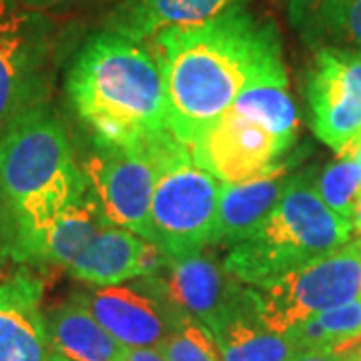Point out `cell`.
Masks as SVG:
<instances>
[{
    "label": "cell",
    "mask_w": 361,
    "mask_h": 361,
    "mask_svg": "<svg viewBox=\"0 0 361 361\" xmlns=\"http://www.w3.org/2000/svg\"><path fill=\"white\" fill-rule=\"evenodd\" d=\"M353 223L323 203L310 171L297 173L283 199L245 241L231 247L225 269L259 287L348 245Z\"/></svg>",
    "instance_id": "obj_4"
},
{
    "label": "cell",
    "mask_w": 361,
    "mask_h": 361,
    "mask_svg": "<svg viewBox=\"0 0 361 361\" xmlns=\"http://www.w3.org/2000/svg\"><path fill=\"white\" fill-rule=\"evenodd\" d=\"M189 149L195 161L223 185L265 175L289 151L269 130L231 109L215 118Z\"/></svg>",
    "instance_id": "obj_11"
},
{
    "label": "cell",
    "mask_w": 361,
    "mask_h": 361,
    "mask_svg": "<svg viewBox=\"0 0 361 361\" xmlns=\"http://www.w3.org/2000/svg\"><path fill=\"white\" fill-rule=\"evenodd\" d=\"M231 111L255 121L263 129L269 130L285 149L293 147L299 116L295 101L283 82H261L249 87L235 99Z\"/></svg>",
    "instance_id": "obj_22"
},
{
    "label": "cell",
    "mask_w": 361,
    "mask_h": 361,
    "mask_svg": "<svg viewBox=\"0 0 361 361\" xmlns=\"http://www.w3.org/2000/svg\"><path fill=\"white\" fill-rule=\"evenodd\" d=\"M18 245V221L6 195L0 187V269L8 259H14V251Z\"/></svg>",
    "instance_id": "obj_25"
},
{
    "label": "cell",
    "mask_w": 361,
    "mask_h": 361,
    "mask_svg": "<svg viewBox=\"0 0 361 361\" xmlns=\"http://www.w3.org/2000/svg\"><path fill=\"white\" fill-rule=\"evenodd\" d=\"M345 149H348L351 155L355 157V161L360 163V167H361V142L357 141V139H353V141L349 142ZM341 151H343V149H341Z\"/></svg>",
    "instance_id": "obj_29"
},
{
    "label": "cell",
    "mask_w": 361,
    "mask_h": 361,
    "mask_svg": "<svg viewBox=\"0 0 361 361\" xmlns=\"http://www.w3.org/2000/svg\"><path fill=\"white\" fill-rule=\"evenodd\" d=\"M287 13L313 52L361 54V0H289Z\"/></svg>",
    "instance_id": "obj_19"
},
{
    "label": "cell",
    "mask_w": 361,
    "mask_h": 361,
    "mask_svg": "<svg viewBox=\"0 0 361 361\" xmlns=\"http://www.w3.org/2000/svg\"><path fill=\"white\" fill-rule=\"evenodd\" d=\"M357 141H360V142H361V135H360V137H357Z\"/></svg>",
    "instance_id": "obj_33"
},
{
    "label": "cell",
    "mask_w": 361,
    "mask_h": 361,
    "mask_svg": "<svg viewBox=\"0 0 361 361\" xmlns=\"http://www.w3.org/2000/svg\"><path fill=\"white\" fill-rule=\"evenodd\" d=\"M289 361H345V355L322 351V349H297Z\"/></svg>",
    "instance_id": "obj_26"
},
{
    "label": "cell",
    "mask_w": 361,
    "mask_h": 361,
    "mask_svg": "<svg viewBox=\"0 0 361 361\" xmlns=\"http://www.w3.org/2000/svg\"><path fill=\"white\" fill-rule=\"evenodd\" d=\"M167 361H221L217 343L203 323L187 317L159 345Z\"/></svg>",
    "instance_id": "obj_24"
},
{
    "label": "cell",
    "mask_w": 361,
    "mask_h": 361,
    "mask_svg": "<svg viewBox=\"0 0 361 361\" xmlns=\"http://www.w3.org/2000/svg\"><path fill=\"white\" fill-rule=\"evenodd\" d=\"M317 191L334 213L343 219H353L361 199V167L348 149L339 151L336 161L323 169L317 179Z\"/></svg>",
    "instance_id": "obj_23"
},
{
    "label": "cell",
    "mask_w": 361,
    "mask_h": 361,
    "mask_svg": "<svg viewBox=\"0 0 361 361\" xmlns=\"http://www.w3.org/2000/svg\"><path fill=\"white\" fill-rule=\"evenodd\" d=\"M44 281L32 273H14L0 281V361H51Z\"/></svg>",
    "instance_id": "obj_13"
},
{
    "label": "cell",
    "mask_w": 361,
    "mask_h": 361,
    "mask_svg": "<svg viewBox=\"0 0 361 361\" xmlns=\"http://www.w3.org/2000/svg\"><path fill=\"white\" fill-rule=\"evenodd\" d=\"M167 261L169 255L161 247L109 223L66 269L82 283L109 287L153 275L163 269Z\"/></svg>",
    "instance_id": "obj_14"
},
{
    "label": "cell",
    "mask_w": 361,
    "mask_h": 361,
    "mask_svg": "<svg viewBox=\"0 0 361 361\" xmlns=\"http://www.w3.org/2000/svg\"><path fill=\"white\" fill-rule=\"evenodd\" d=\"M345 361H361V348L353 349V351L345 353Z\"/></svg>",
    "instance_id": "obj_31"
},
{
    "label": "cell",
    "mask_w": 361,
    "mask_h": 361,
    "mask_svg": "<svg viewBox=\"0 0 361 361\" xmlns=\"http://www.w3.org/2000/svg\"><path fill=\"white\" fill-rule=\"evenodd\" d=\"M249 0H121L104 20L103 30L149 44L161 32L203 25L207 20L245 6Z\"/></svg>",
    "instance_id": "obj_16"
},
{
    "label": "cell",
    "mask_w": 361,
    "mask_h": 361,
    "mask_svg": "<svg viewBox=\"0 0 361 361\" xmlns=\"http://www.w3.org/2000/svg\"><path fill=\"white\" fill-rule=\"evenodd\" d=\"M66 94L94 141L135 142L169 127L167 85L155 52L115 32L101 30L82 44Z\"/></svg>",
    "instance_id": "obj_2"
},
{
    "label": "cell",
    "mask_w": 361,
    "mask_h": 361,
    "mask_svg": "<svg viewBox=\"0 0 361 361\" xmlns=\"http://www.w3.org/2000/svg\"><path fill=\"white\" fill-rule=\"evenodd\" d=\"M51 361H71V360H66V357H61V355H52Z\"/></svg>",
    "instance_id": "obj_32"
},
{
    "label": "cell",
    "mask_w": 361,
    "mask_h": 361,
    "mask_svg": "<svg viewBox=\"0 0 361 361\" xmlns=\"http://www.w3.org/2000/svg\"><path fill=\"white\" fill-rule=\"evenodd\" d=\"M56 25L16 0H0V135L49 103Z\"/></svg>",
    "instance_id": "obj_6"
},
{
    "label": "cell",
    "mask_w": 361,
    "mask_h": 361,
    "mask_svg": "<svg viewBox=\"0 0 361 361\" xmlns=\"http://www.w3.org/2000/svg\"><path fill=\"white\" fill-rule=\"evenodd\" d=\"M109 223L111 221L106 219L97 195L89 189L77 205L66 209L47 229H42L18 247L14 253V261L68 267L85 253L97 233Z\"/></svg>",
    "instance_id": "obj_17"
},
{
    "label": "cell",
    "mask_w": 361,
    "mask_h": 361,
    "mask_svg": "<svg viewBox=\"0 0 361 361\" xmlns=\"http://www.w3.org/2000/svg\"><path fill=\"white\" fill-rule=\"evenodd\" d=\"M111 336L130 349L159 348L189 315L173 305L153 275L80 293Z\"/></svg>",
    "instance_id": "obj_9"
},
{
    "label": "cell",
    "mask_w": 361,
    "mask_h": 361,
    "mask_svg": "<svg viewBox=\"0 0 361 361\" xmlns=\"http://www.w3.org/2000/svg\"><path fill=\"white\" fill-rule=\"evenodd\" d=\"M47 329L52 349L71 361H123L130 351L99 323L80 293L47 313Z\"/></svg>",
    "instance_id": "obj_18"
},
{
    "label": "cell",
    "mask_w": 361,
    "mask_h": 361,
    "mask_svg": "<svg viewBox=\"0 0 361 361\" xmlns=\"http://www.w3.org/2000/svg\"><path fill=\"white\" fill-rule=\"evenodd\" d=\"M305 94L311 129L336 153L361 135V54L315 51Z\"/></svg>",
    "instance_id": "obj_10"
},
{
    "label": "cell",
    "mask_w": 361,
    "mask_h": 361,
    "mask_svg": "<svg viewBox=\"0 0 361 361\" xmlns=\"http://www.w3.org/2000/svg\"><path fill=\"white\" fill-rule=\"evenodd\" d=\"M94 142L97 151L89 159L85 175L106 219L149 241V215L157 171L145 139L135 142Z\"/></svg>",
    "instance_id": "obj_8"
},
{
    "label": "cell",
    "mask_w": 361,
    "mask_h": 361,
    "mask_svg": "<svg viewBox=\"0 0 361 361\" xmlns=\"http://www.w3.org/2000/svg\"><path fill=\"white\" fill-rule=\"evenodd\" d=\"M153 279L173 305L203 323L211 334L249 291V285L235 279L225 265L201 251L185 257H169L167 265L153 273Z\"/></svg>",
    "instance_id": "obj_12"
},
{
    "label": "cell",
    "mask_w": 361,
    "mask_h": 361,
    "mask_svg": "<svg viewBox=\"0 0 361 361\" xmlns=\"http://www.w3.org/2000/svg\"><path fill=\"white\" fill-rule=\"evenodd\" d=\"M16 2H20L23 6L32 8V11H44V8H52L56 4H63L66 0H16Z\"/></svg>",
    "instance_id": "obj_28"
},
{
    "label": "cell",
    "mask_w": 361,
    "mask_h": 361,
    "mask_svg": "<svg viewBox=\"0 0 361 361\" xmlns=\"http://www.w3.org/2000/svg\"><path fill=\"white\" fill-rule=\"evenodd\" d=\"M351 223H353V231L360 233V237H361V199H360V203H357L355 213H353V219H351Z\"/></svg>",
    "instance_id": "obj_30"
},
{
    "label": "cell",
    "mask_w": 361,
    "mask_h": 361,
    "mask_svg": "<svg viewBox=\"0 0 361 361\" xmlns=\"http://www.w3.org/2000/svg\"><path fill=\"white\" fill-rule=\"evenodd\" d=\"M157 180L149 241L169 257H185L213 243L223 183L193 159L191 149L169 129L145 137Z\"/></svg>",
    "instance_id": "obj_5"
},
{
    "label": "cell",
    "mask_w": 361,
    "mask_h": 361,
    "mask_svg": "<svg viewBox=\"0 0 361 361\" xmlns=\"http://www.w3.org/2000/svg\"><path fill=\"white\" fill-rule=\"evenodd\" d=\"M221 361H289L295 343L283 334L269 329L259 315L253 289L211 334Z\"/></svg>",
    "instance_id": "obj_20"
},
{
    "label": "cell",
    "mask_w": 361,
    "mask_h": 361,
    "mask_svg": "<svg viewBox=\"0 0 361 361\" xmlns=\"http://www.w3.org/2000/svg\"><path fill=\"white\" fill-rule=\"evenodd\" d=\"M251 289L263 323L285 336L313 315L361 297V239Z\"/></svg>",
    "instance_id": "obj_7"
},
{
    "label": "cell",
    "mask_w": 361,
    "mask_h": 361,
    "mask_svg": "<svg viewBox=\"0 0 361 361\" xmlns=\"http://www.w3.org/2000/svg\"><path fill=\"white\" fill-rule=\"evenodd\" d=\"M293 177V161H281L261 177L223 185L213 245L235 247L251 237L279 205Z\"/></svg>",
    "instance_id": "obj_15"
},
{
    "label": "cell",
    "mask_w": 361,
    "mask_h": 361,
    "mask_svg": "<svg viewBox=\"0 0 361 361\" xmlns=\"http://www.w3.org/2000/svg\"><path fill=\"white\" fill-rule=\"evenodd\" d=\"M285 336L297 349H322L345 355L361 348V297L313 315Z\"/></svg>",
    "instance_id": "obj_21"
},
{
    "label": "cell",
    "mask_w": 361,
    "mask_h": 361,
    "mask_svg": "<svg viewBox=\"0 0 361 361\" xmlns=\"http://www.w3.org/2000/svg\"><path fill=\"white\" fill-rule=\"evenodd\" d=\"M147 47L163 66L169 129L187 147L243 90L289 82L277 25L247 6L203 25L165 30Z\"/></svg>",
    "instance_id": "obj_1"
},
{
    "label": "cell",
    "mask_w": 361,
    "mask_h": 361,
    "mask_svg": "<svg viewBox=\"0 0 361 361\" xmlns=\"http://www.w3.org/2000/svg\"><path fill=\"white\" fill-rule=\"evenodd\" d=\"M123 361H167L165 355L155 348H137L130 349L129 355Z\"/></svg>",
    "instance_id": "obj_27"
},
{
    "label": "cell",
    "mask_w": 361,
    "mask_h": 361,
    "mask_svg": "<svg viewBox=\"0 0 361 361\" xmlns=\"http://www.w3.org/2000/svg\"><path fill=\"white\" fill-rule=\"evenodd\" d=\"M0 187L18 221L16 249L77 205L90 189L65 127L49 103L28 111L0 135Z\"/></svg>",
    "instance_id": "obj_3"
}]
</instances>
